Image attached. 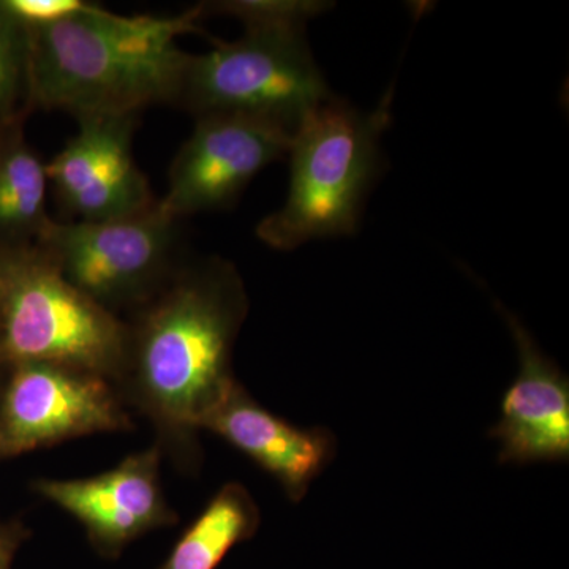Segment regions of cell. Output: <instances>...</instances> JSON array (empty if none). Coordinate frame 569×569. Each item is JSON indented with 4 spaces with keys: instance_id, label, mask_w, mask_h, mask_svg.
I'll return each mask as SVG.
<instances>
[{
    "instance_id": "cell-1",
    "label": "cell",
    "mask_w": 569,
    "mask_h": 569,
    "mask_svg": "<svg viewBox=\"0 0 569 569\" xmlns=\"http://www.w3.org/2000/svg\"><path fill=\"white\" fill-rule=\"evenodd\" d=\"M249 313L244 280L220 257L186 260L127 323L126 359L116 388L192 466L204 419L238 383L233 348Z\"/></svg>"
},
{
    "instance_id": "cell-2",
    "label": "cell",
    "mask_w": 569,
    "mask_h": 569,
    "mask_svg": "<svg viewBox=\"0 0 569 569\" xmlns=\"http://www.w3.org/2000/svg\"><path fill=\"white\" fill-rule=\"evenodd\" d=\"M203 18L201 3L173 17H126L89 2L67 20L29 29L33 110L78 121L178 103L190 59L179 40L203 32Z\"/></svg>"
},
{
    "instance_id": "cell-3",
    "label": "cell",
    "mask_w": 569,
    "mask_h": 569,
    "mask_svg": "<svg viewBox=\"0 0 569 569\" xmlns=\"http://www.w3.org/2000/svg\"><path fill=\"white\" fill-rule=\"evenodd\" d=\"M392 89L376 110L331 96L307 114L291 138L290 187L282 208L266 216L257 238L271 249L353 234L380 167V140L392 121Z\"/></svg>"
},
{
    "instance_id": "cell-4",
    "label": "cell",
    "mask_w": 569,
    "mask_h": 569,
    "mask_svg": "<svg viewBox=\"0 0 569 569\" xmlns=\"http://www.w3.org/2000/svg\"><path fill=\"white\" fill-rule=\"evenodd\" d=\"M127 323L67 282L39 247L0 249V369L74 367L118 383Z\"/></svg>"
},
{
    "instance_id": "cell-5",
    "label": "cell",
    "mask_w": 569,
    "mask_h": 569,
    "mask_svg": "<svg viewBox=\"0 0 569 569\" xmlns=\"http://www.w3.org/2000/svg\"><path fill=\"white\" fill-rule=\"evenodd\" d=\"M331 96L306 29H244L239 40L190 54L176 107L194 119L239 116L295 134Z\"/></svg>"
},
{
    "instance_id": "cell-6",
    "label": "cell",
    "mask_w": 569,
    "mask_h": 569,
    "mask_svg": "<svg viewBox=\"0 0 569 569\" xmlns=\"http://www.w3.org/2000/svg\"><path fill=\"white\" fill-rule=\"evenodd\" d=\"M182 222L149 211L104 220H51L36 246L67 282L112 316L133 313L162 291L187 260ZM123 320V318H122Z\"/></svg>"
},
{
    "instance_id": "cell-7",
    "label": "cell",
    "mask_w": 569,
    "mask_h": 569,
    "mask_svg": "<svg viewBox=\"0 0 569 569\" xmlns=\"http://www.w3.org/2000/svg\"><path fill=\"white\" fill-rule=\"evenodd\" d=\"M2 370L0 459L71 438L132 429L121 392L108 378L50 362Z\"/></svg>"
},
{
    "instance_id": "cell-8",
    "label": "cell",
    "mask_w": 569,
    "mask_h": 569,
    "mask_svg": "<svg viewBox=\"0 0 569 569\" xmlns=\"http://www.w3.org/2000/svg\"><path fill=\"white\" fill-rule=\"evenodd\" d=\"M194 121L171 163L167 193L157 200V208L178 222L230 208L254 176L288 156L293 138L280 127L239 116Z\"/></svg>"
},
{
    "instance_id": "cell-9",
    "label": "cell",
    "mask_w": 569,
    "mask_h": 569,
    "mask_svg": "<svg viewBox=\"0 0 569 569\" xmlns=\"http://www.w3.org/2000/svg\"><path fill=\"white\" fill-rule=\"evenodd\" d=\"M138 116L78 119V130L47 162L62 212L74 222H104L157 204L133 156Z\"/></svg>"
},
{
    "instance_id": "cell-10",
    "label": "cell",
    "mask_w": 569,
    "mask_h": 569,
    "mask_svg": "<svg viewBox=\"0 0 569 569\" xmlns=\"http://www.w3.org/2000/svg\"><path fill=\"white\" fill-rule=\"evenodd\" d=\"M162 455L153 445L104 473L40 479L33 490L77 519L100 556L118 557L134 539L178 520L160 481Z\"/></svg>"
},
{
    "instance_id": "cell-11",
    "label": "cell",
    "mask_w": 569,
    "mask_h": 569,
    "mask_svg": "<svg viewBox=\"0 0 569 569\" xmlns=\"http://www.w3.org/2000/svg\"><path fill=\"white\" fill-rule=\"evenodd\" d=\"M515 337L519 373L501 400L500 419L489 437L500 445L501 463L568 462L569 380L542 353L518 318L497 305Z\"/></svg>"
},
{
    "instance_id": "cell-12",
    "label": "cell",
    "mask_w": 569,
    "mask_h": 569,
    "mask_svg": "<svg viewBox=\"0 0 569 569\" xmlns=\"http://www.w3.org/2000/svg\"><path fill=\"white\" fill-rule=\"evenodd\" d=\"M201 430L216 433L263 468L295 503L337 455L331 430L291 425L260 406L241 383L204 419Z\"/></svg>"
},
{
    "instance_id": "cell-13",
    "label": "cell",
    "mask_w": 569,
    "mask_h": 569,
    "mask_svg": "<svg viewBox=\"0 0 569 569\" xmlns=\"http://www.w3.org/2000/svg\"><path fill=\"white\" fill-rule=\"evenodd\" d=\"M47 162L24 137V122L0 132V249L33 246L51 217Z\"/></svg>"
},
{
    "instance_id": "cell-14",
    "label": "cell",
    "mask_w": 569,
    "mask_h": 569,
    "mask_svg": "<svg viewBox=\"0 0 569 569\" xmlns=\"http://www.w3.org/2000/svg\"><path fill=\"white\" fill-rule=\"evenodd\" d=\"M260 509L249 490L227 482L183 531L159 569H216L234 546L260 527Z\"/></svg>"
},
{
    "instance_id": "cell-15",
    "label": "cell",
    "mask_w": 569,
    "mask_h": 569,
    "mask_svg": "<svg viewBox=\"0 0 569 569\" xmlns=\"http://www.w3.org/2000/svg\"><path fill=\"white\" fill-rule=\"evenodd\" d=\"M31 33L0 0V132L31 114Z\"/></svg>"
},
{
    "instance_id": "cell-16",
    "label": "cell",
    "mask_w": 569,
    "mask_h": 569,
    "mask_svg": "<svg viewBox=\"0 0 569 569\" xmlns=\"http://www.w3.org/2000/svg\"><path fill=\"white\" fill-rule=\"evenodd\" d=\"M328 6L313 0H220L203 2L201 9L204 18L223 14L241 21L244 29H306Z\"/></svg>"
},
{
    "instance_id": "cell-17",
    "label": "cell",
    "mask_w": 569,
    "mask_h": 569,
    "mask_svg": "<svg viewBox=\"0 0 569 569\" xmlns=\"http://www.w3.org/2000/svg\"><path fill=\"white\" fill-rule=\"evenodd\" d=\"M84 0H2V6L26 29L47 28L88 7Z\"/></svg>"
},
{
    "instance_id": "cell-18",
    "label": "cell",
    "mask_w": 569,
    "mask_h": 569,
    "mask_svg": "<svg viewBox=\"0 0 569 569\" xmlns=\"http://www.w3.org/2000/svg\"><path fill=\"white\" fill-rule=\"evenodd\" d=\"M22 537L20 527L0 526V569H11V560Z\"/></svg>"
}]
</instances>
